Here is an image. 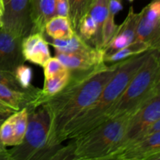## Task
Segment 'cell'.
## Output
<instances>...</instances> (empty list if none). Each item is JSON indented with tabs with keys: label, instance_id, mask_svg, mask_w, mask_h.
<instances>
[{
	"label": "cell",
	"instance_id": "cell-1",
	"mask_svg": "<svg viewBox=\"0 0 160 160\" xmlns=\"http://www.w3.org/2000/svg\"><path fill=\"white\" fill-rule=\"evenodd\" d=\"M120 62L111 66L103 62L88 70L70 71L67 85L44 102L42 106L48 112L50 120L47 139L48 160L61 145L59 138L66 127L96 101L117 72Z\"/></svg>",
	"mask_w": 160,
	"mask_h": 160
},
{
	"label": "cell",
	"instance_id": "cell-2",
	"mask_svg": "<svg viewBox=\"0 0 160 160\" xmlns=\"http://www.w3.org/2000/svg\"><path fill=\"white\" fill-rule=\"evenodd\" d=\"M152 50L120 61L117 72L96 101L66 127L59 138V143L81 135L105 121L107 111L120 98L130 81L148 59Z\"/></svg>",
	"mask_w": 160,
	"mask_h": 160
},
{
	"label": "cell",
	"instance_id": "cell-3",
	"mask_svg": "<svg viewBox=\"0 0 160 160\" xmlns=\"http://www.w3.org/2000/svg\"><path fill=\"white\" fill-rule=\"evenodd\" d=\"M158 94H160L159 49H152L148 59L130 81L120 98L107 111L105 121L134 113Z\"/></svg>",
	"mask_w": 160,
	"mask_h": 160
},
{
	"label": "cell",
	"instance_id": "cell-4",
	"mask_svg": "<svg viewBox=\"0 0 160 160\" xmlns=\"http://www.w3.org/2000/svg\"><path fill=\"white\" fill-rule=\"evenodd\" d=\"M133 114L109 119L84 134L71 138L72 160L107 159L121 140Z\"/></svg>",
	"mask_w": 160,
	"mask_h": 160
},
{
	"label": "cell",
	"instance_id": "cell-5",
	"mask_svg": "<svg viewBox=\"0 0 160 160\" xmlns=\"http://www.w3.org/2000/svg\"><path fill=\"white\" fill-rule=\"evenodd\" d=\"M49 116L42 105L28 109V126L21 143L8 150L9 160L48 159Z\"/></svg>",
	"mask_w": 160,
	"mask_h": 160
},
{
	"label": "cell",
	"instance_id": "cell-6",
	"mask_svg": "<svg viewBox=\"0 0 160 160\" xmlns=\"http://www.w3.org/2000/svg\"><path fill=\"white\" fill-rule=\"evenodd\" d=\"M160 131V94L155 95L133 114L118 145L106 160L115 156L134 142Z\"/></svg>",
	"mask_w": 160,
	"mask_h": 160
},
{
	"label": "cell",
	"instance_id": "cell-7",
	"mask_svg": "<svg viewBox=\"0 0 160 160\" xmlns=\"http://www.w3.org/2000/svg\"><path fill=\"white\" fill-rule=\"evenodd\" d=\"M2 20V28L16 37L23 38L31 34V0H9L4 5Z\"/></svg>",
	"mask_w": 160,
	"mask_h": 160
},
{
	"label": "cell",
	"instance_id": "cell-8",
	"mask_svg": "<svg viewBox=\"0 0 160 160\" xmlns=\"http://www.w3.org/2000/svg\"><path fill=\"white\" fill-rule=\"evenodd\" d=\"M40 93L41 89L34 86L25 91H17L0 84V114L9 117L24 107L31 109Z\"/></svg>",
	"mask_w": 160,
	"mask_h": 160
},
{
	"label": "cell",
	"instance_id": "cell-9",
	"mask_svg": "<svg viewBox=\"0 0 160 160\" xmlns=\"http://www.w3.org/2000/svg\"><path fill=\"white\" fill-rule=\"evenodd\" d=\"M117 160H160V131L134 142L115 156Z\"/></svg>",
	"mask_w": 160,
	"mask_h": 160
},
{
	"label": "cell",
	"instance_id": "cell-10",
	"mask_svg": "<svg viewBox=\"0 0 160 160\" xmlns=\"http://www.w3.org/2000/svg\"><path fill=\"white\" fill-rule=\"evenodd\" d=\"M21 38L0 29V70L13 72L24 62L21 51Z\"/></svg>",
	"mask_w": 160,
	"mask_h": 160
},
{
	"label": "cell",
	"instance_id": "cell-11",
	"mask_svg": "<svg viewBox=\"0 0 160 160\" xmlns=\"http://www.w3.org/2000/svg\"><path fill=\"white\" fill-rule=\"evenodd\" d=\"M141 14V12H134L133 6L130 7V10L124 21L120 25H118L113 38L103 49L105 55L112 54L135 40L136 30Z\"/></svg>",
	"mask_w": 160,
	"mask_h": 160
},
{
	"label": "cell",
	"instance_id": "cell-12",
	"mask_svg": "<svg viewBox=\"0 0 160 160\" xmlns=\"http://www.w3.org/2000/svg\"><path fill=\"white\" fill-rule=\"evenodd\" d=\"M21 51L25 61L43 67L45 62L51 57L48 44L43 34L34 33L23 38Z\"/></svg>",
	"mask_w": 160,
	"mask_h": 160
},
{
	"label": "cell",
	"instance_id": "cell-13",
	"mask_svg": "<svg viewBox=\"0 0 160 160\" xmlns=\"http://www.w3.org/2000/svg\"><path fill=\"white\" fill-rule=\"evenodd\" d=\"M104 50L95 55L74 54L56 52V57L70 71H84L94 68L104 62Z\"/></svg>",
	"mask_w": 160,
	"mask_h": 160
},
{
	"label": "cell",
	"instance_id": "cell-14",
	"mask_svg": "<svg viewBox=\"0 0 160 160\" xmlns=\"http://www.w3.org/2000/svg\"><path fill=\"white\" fill-rule=\"evenodd\" d=\"M55 16H56L55 0H31V34H44L45 24Z\"/></svg>",
	"mask_w": 160,
	"mask_h": 160
},
{
	"label": "cell",
	"instance_id": "cell-15",
	"mask_svg": "<svg viewBox=\"0 0 160 160\" xmlns=\"http://www.w3.org/2000/svg\"><path fill=\"white\" fill-rule=\"evenodd\" d=\"M47 43L54 47L56 52L65 53H74V54L95 55L101 52L103 49H98L94 48L86 42H84L76 33L70 39L59 40L52 39L43 35Z\"/></svg>",
	"mask_w": 160,
	"mask_h": 160
},
{
	"label": "cell",
	"instance_id": "cell-16",
	"mask_svg": "<svg viewBox=\"0 0 160 160\" xmlns=\"http://www.w3.org/2000/svg\"><path fill=\"white\" fill-rule=\"evenodd\" d=\"M141 17L136 30L137 41L146 42L152 49L160 48V20H151L147 18L143 10L141 11Z\"/></svg>",
	"mask_w": 160,
	"mask_h": 160
},
{
	"label": "cell",
	"instance_id": "cell-17",
	"mask_svg": "<svg viewBox=\"0 0 160 160\" xmlns=\"http://www.w3.org/2000/svg\"><path fill=\"white\" fill-rule=\"evenodd\" d=\"M70 78V70L68 69L62 70L52 77L45 78L43 88L41 89V93L38 98L34 101L31 109H35L38 106L43 104L47 98L56 95L60 92L69 82Z\"/></svg>",
	"mask_w": 160,
	"mask_h": 160
},
{
	"label": "cell",
	"instance_id": "cell-18",
	"mask_svg": "<svg viewBox=\"0 0 160 160\" xmlns=\"http://www.w3.org/2000/svg\"><path fill=\"white\" fill-rule=\"evenodd\" d=\"M74 33L68 17L56 15L45 24L43 35L52 39L66 40L71 38Z\"/></svg>",
	"mask_w": 160,
	"mask_h": 160
},
{
	"label": "cell",
	"instance_id": "cell-19",
	"mask_svg": "<svg viewBox=\"0 0 160 160\" xmlns=\"http://www.w3.org/2000/svg\"><path fill=\"white\" fill-rule=\"evenodd\" d=\"M108 6H109V0H95L88 12L92 16L96 24L97 31L94 40L93 47L98 49H102V31L108 15Z\"/></svg>",
	"mask_w": 160,
	"mask_h": 160
},
{
	"label": "cell",
	"instance_id": "cell-20",
	"mask_svg": "<svg viewBox=\"0 0 160 160\" xmlns=\"http://www.w3.org/2000/svg\"><path fill=\"white\" fill-rule=\"evenodd\" d=\"M152 49V48L149 44L142 42V41L134 40L131 44L123 47L121 49L112 53V54L105 55L104 62L115 63L119 61H122L133 56L139 55L141 53L145 52Z\"/></svg>",
	"mask_w": 160,
	"mask_h": 160
},
{
	"label": "cell",
	"instance_id": "cell-21",
	"mask_svg": "<svg viewBox=\"0 0 160 160\" xmlns=\"http://www.w3.org/2000/svg\"><path fill=\"white\" fill-rule=\"evenodd\" d=\"M95 0H67L68 18L72 28L76 33L80 20L87 13Z\"/></svg>",
	"mask_w": 160,
	"mask_h": 160
},
{
	"label": "cell",
	"instance_id": "cell-22",
	"mask_svg": "<svg viewBox=\"0 0 160 160\" xmlns=\"http://www.w3.org/2000/svg\"><path fill=\"white\" fill-rule=\"evenodd\" d=\"M11 121L13 128L14 138L16 145H20L23 141L28 126V109L27 107L23 108L20 110L14 112L8 117Z\"/></svg>",
	"mask_w": 160,
	"mask_h": 160
},
{
	"label": "cell",
	"instance_id": "cell-23",
	"mask_svg": "<svg viewBox=\"0 0 160 160\" xmlns=\"http://www.w3.org/2000/svg\"><path fill=\"white\" fill-rule=\"evenodd\" d=\"M96 31L97 28L95 20L92 18V16L88 12H87L80 20L76 34L78 36H80L84 42H86L93 47Z\"/></svg>",
	"mask_w": 160,
	"mask_h": 160
},
{
	"label": "cell",
	"instance_id": "cell-24",
	"mask_svg": "<svg viewBox=\"0 0 160 160\" xmlns=\"http://www.w3.org/2000/svg\"><path fill=\"white\" fill-rule=\"evenodd\" d=\"M16 80L20 84V87L24 90L32 88L31 81H32L33 71L29 66L20 64L13 71Z\"/></svg>",
	"mask_w": 160,
	"mask_h": 160
},
{
	"label": "cell",
	"instance_id": "cell-25",
	"mask_svg": "<svg viewBox=\"0 0 160 160\" xmlns=\"http://www.w3.org/2000/svg\"><path fill=\"white\" fill-rule=\"evenodd\" d=\"M0 142L6 148L16 145L13 128L12 123L8 117L0 126Z\"/></svg>",
	"mask_w": 160,
	"mask_h": 160
},
{
	"label": "cell",
	"instance_id": "cell-26",
	"mask_svg": "<svg viewBox=\"0 0 160 160\" xmlns=\"http://www.w3.org/2000/svg\"><path fill=\"white\" fill-rule=\"evenodd\" d=\"M43 68L45 79V78H51L53 75L56 74V73L67 69L56 57H50L45 62V64L43 65Z\"/></svg>",
	"mask_w": 160,
	"mask_h": 160
},
{
	"label": "cell",
	"instance_id": "cell-27",
	"mask_svg": "<svg viewBox=\"0 0 160 160\" xmlns=\"http://www.w3.org/2000/svg\"><path fill=\"white\" fill-rule=\"evenodd\" d=\"M0 84H4L10 88L17 91H25L22 88L16 80L13 72L0 70Z\"/></svg>",
	"mask_w": 160,
	"mask_h": 160
},
{
	"label": "cell",
	"instance_id": "cell-28",
	"mask_svg": "<svg viewBox=\"0 0 160 160\" xmlns=\"http://www.w3.org/2000/svg\"><path fill=\"white\" fill-rule=\"evenodd\" d=\"M56 15L68 17V3L67 0H55Z\"/></svg>",
	"mask_w": 160,
	"mask_h": 160
},
{
	"label": "cell",
	"instance_id": "cell-29",
	"mask_svg": "<svg viewBox=\"0 0 160 160\" xmlns=\"http://www.w3.org/2000/svg\"><path fill=\"white\" fill-rule=\"evenodd\" d=\"M0 160H9V156L8 150L0 149Z\"/></svg>",
	"mask_w": 160,
	"mask_h": 160
},
{
	"label": "cell",
	"instance_id": "cell-30",
	"mask_svg": "<svg viewBox=\"0 0 160 160\" xmlns=\"http://www.w3.org/2000/svg\"><path fill=\"white\" fill-rule=\"evenodd\" d=\"M7 116H5V115H2V114H0V126L2 125V123L4 122V120H6V118H7ZM0 149H6V147L3 146L1 144V142H0Z\"/></svg>",
	"mask_w": 160,
	"mask_h": 160
},
{
	"label": "cell",
	"instance_id": "cell-31",
	"mask_svg": "<svg viewBox=\"0 0 160 160\" xmlns=\"http://www.w3.org/2000/svg\"><path fill=\"white\" fill-rule=\"evenodd\" d=\"M3 9H4V5H3L2 0H0V10L2 12H3Z\"/></svg>",
	"mask_w": 160,
	"mask_h": 160
},
{
	"label": "cell",
	"instance_id": "cell-32",
	"mask_svg": "<svg viewBox=\"0 0 160 160\" xmlns=\"http://www.w3.org/2000/svg\"><path fill=\"white\" fill-rule=\"evenodd\" d=\"M2 12L1 10H0V29H1L2 27Z\"/></svg>",
	"mask_w": 160,
	"mask_h": 160
},
{
	"label": "cell",
	"instance_id": "cell-33",
	"mask_svg": "<svg viewBox=\"0 0 160 160\" xmlns=\"http://www.w3.org/2000/svg\"><path fill=\"white\" fill-rule=\"evenodd\" d=\"M2 2L3 5H5V4H6L8 2H9V0H2Z\"/></svg>",
	"mask_w": 160,
	"mask_h": 160
},
{
	"label": "cell",
	"instance_id": "cell-34",
	"mask_svg": "<svg viewBox=\"0 0 160 160\" xmlns=\"http://www.w3.org/2000/svg\"><path fill=\"white\" fill-rule=\"evenodd\" d=\"M128 2H134V0H128Z\"/></svg>",
	"mask_w": 160,
	"mask_h": 160
},
{
	"label": "cell",
	"instance_id": "cell-35",
	"mask_svg": "<svg viewBox=\"0 0 160 160\" xmlns=\"http://www.w3.org/2000/svg\"><path fill=\"white\" fill-rule=\"evenodd\" d=\"M152 1H155V0H152Z\"/></svg>",
	"mask_w": 160,
	"mask_h": 160
}]
</instances>
